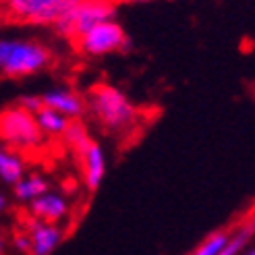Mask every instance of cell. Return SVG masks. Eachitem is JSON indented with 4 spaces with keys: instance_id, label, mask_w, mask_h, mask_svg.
Returning a JSON list of instances; mask_svg holds the SVG:
<instances>
[{
    "instance_id": "obj_1",
    "label": "cell",
    "mask_w": 255,
    "mask_h": 255,
    "mask_svg": "<svg viewBox=\"0 0 255 255\" xmlns=\"http://www.w3.org/2000/svg\"><path fill=\"white\" fill-rule=\"evenodd\" d=\"M85 106L94 119L110 133H125L137 123V108L119 87L96 83L85 96Z\"/></svg>"
},
{
    "instance_id": "obj_2",
    "label": "cell",
    "mask_w": 255,
    "mask_h": 255,
    "mask_svg": "<svg viewBox=\"0 0 255 255\" xmlns=\"http://www.w3.org/2000/svg\"><path fill=\"white\" fill-rule=\"evenodd\" d=\"M52 60V52L42 42L0 37V75L4 77H29L40 73Z\"/></svg>"
},
{
    "instance_id": "obj_3",
    "label": "cell",
    "mask_w": 255,
    "mask_h": 255,
    "mask_svg": "<svg viewBox=\"0 0 255 255\" xmlns=\"http://www.w3.org/2000/svg\"><path fill=\"white\" fill-rule=\"evenodd\" d=\"M0 141L4 147L19 154L40 147L44 143V133L31 112L19 106H8L0 110Z\"/></svg>"
},
{
    "instance_id": "obj_4",
    "label": "cell",
    "mask_w": 255,
    "mask_h": 255,
    "mask_svg": "<svg viewBox=\"0 0 255 255\" xmlns=\"http://www.w3.org/2000/svg\"><path fill=\"white\" fill-rule=\"evenodd\" d=\"M117 19V6L110 2H94V0H87L81 2L77 0L69 12H65L52 27L58 35L69 37V40H79L83 33H87L96 25Z\"/></svg>"
},
{
    "instance_id": "obj_5",
    "label": "cell",
    "mask_w": 255,
    "mask_h": 255,
    "mask_svg": "<svg viewBox=\"0 0 255 255\" xmlns=\"http://www.w3.org/2000/svg\"><path fill=\"white\" fill-rule=\"evenodd\" d=\"M77 42H79L81 52L89 56H106V54L123 52V50L131 48L129 37H127L123 25L117 19L96 25L87 33H83Z\"/></svg>"
},
{
    "instance_id": "obj_6",
    "label": "cell",
    "mask_w": 255,
    "mask_h": 255,
    "mask_svg": "<svg viewBox=\"0 0 255 255\" xmlns=\"http://www.w3.org/2000/svg\"><path fill=\"white\" fill-rule=\"evenodd\" d=\"M75 4L77 0H10L6 6L17 19L33 25H54Z\"/></svg>"
},
{
    "instance_id": "obj_7",
    "label": "cell",
    "mask_w": 255,
    "mask_h": 255,
    "mask_svg": "<svg viewBox=\"0 0 255 255\" xmlns=\"http://www.w3.org/2000/svg\"><path fill=\"white\" fill-rule=\"evenodd\" d=\"M42 100V106L50 108L58 114H62L65 119L69 121H79L83 117V112L87 110L85 106V100L75 94L73 89L69 87H54V89H48V92L40 94Z\"/></svg>"
},
{
    "instance_id": "obj_8",
    "label": "cell",
    "mask_w": 255,
    "mask_h": 255,
    "mask_svg": "<svg viewBox=\"0 0 255 255\" xmlns=\"http://www.w3.org/2000/svg\"><path fill=\"white\" fill-rule=\"evenodd\" d=\"M27 208L33 220L46 224H60L69 214V201L65 199V195L56 193V191H48L42 197L33 199Z\"/></svg>"
},
{
    "instance_id": "obj_9",
    "label": "cell",
    "mask_w": 255,
    "mask_h": 255,
    "mask_svg": "<svg viewBox=\"0 0 255 255\" xmlns=\"http://www.w3.org/2000/svg\"><path fill=\"white\" fill-rule=\"evenodd\" d=\"M81 160V166H83V183H85V189L89 193L100 189L102 181L106 176V156H104V149L98 141H94L87 145V149L79 156Z\"/></svg>"
},
{
    "instance_id": "obj_10",
    "label": "cell",
    "mask_w": 255,
    "mask_h": 255,
    "mask_svg": "<svg viewBox=\"0 0 255 255\" xmlns=\"http://www.w3.org/2000/svg\"><path fill=\"white\" fill-rule=\"evenodd\" d=\"M27 235L31 239V255H50L60 245L62 237H65V231H62L58 224L29 220Z\"/></svg>"
},
{
    "instance_id": "obj_11",
    "label": "cell",
    "mask_w": 255,
    "mask_h": 255,
    "mask_svg": "<svg viewBox=\"0 0 255 255\" xmlns=\"http://www.w3.org/2000/svg\"><path fill=\"white\" fill-rule=\"evenodd\" d=\"M23 176H25L23 158L17 154V151H12L0 143V178H2L6 185L15 187Z\"/></svg>"
},
{
    "instance_id": "obj_12",
    "label": "cell",
    "mask_w": 255,
    "mask_h": 255,
    "mask_svg": "<svg viewBox=\"0 0 255 255\" xmlns=\"http://www.w3.org/2000/svg\"><path fill=\"white\" fill-rule=\"evenodd\" d=\"M48 191H50V185H48L46 178L40 176V174L23 176L21 181L12 187V193H15V197L19 201H27V203H31L37 197H42L44 193H48Z\"/></svg>"
},
{
    "instance_id": "obj_13",
    "label": "cell",
    "mask_w": 255,
    "mask_h": 255,
    "mask_svg": "<svg viewBox=\"0 0 255 255\" xmlns=\"http://www.w3.org/2000/svg\"><path fill=\"white\" fill-rule=\"evenodd\" d=\"M35 123L40 127V131L44 135H62L69 127V119H65L62 114L50 110V108H42L40 112L35 114Z\"/></svg>"
},
{
    "instance_id": "obj_14",
    "label": "cell",
    "mask_w": 255,
    "mask_h": 255,
    "mask_svg": "<svg viewBox=\"0 0 255 255\" xmlns=\"http://www.w3.org/2000/svg\"><path fill=\"white\" fill-rule=\"evenodd\" d=\"M62 139H65V143L77 156H81L83 151L87 149V145L92 143V137H89V133H87V127L81 121H71L69 127H67V131L62 133Z\"/></svg>"
},
{
    "instance_id": "obj_15",
    "label": "cell",
    "mask_w": 255,
    "mask_h": 255,
    "mask_svg": "<svg viewBox=\"0 0 255 255\" xmlns=\"http://www.w3.org/2000/svg\"><path fill=\"white\" fill-rule=\"evenodd\" d=\"M255 233V222H251V224H247V226H243L241 231L233 237V239H228V243L224 245V249L218 253V255H239V251L245 247V243L251 239V235Z\"/></svg>"
},
{
    "instance_id": "obj_16",
    "label": "cell",
    "mask_w": 255,
    "mask_h": 255,
    "mask_svg": "<svg viewBox=\"0 0 255 255\" xmlns=\"http://www.w3.org/2000/svg\"><path fill=\"white\" fill-rule=\"evenodd\" d=\"M228 243V237H226V233H214L212 237H208L203 243L191 253V255H218L222 249H224V245Z\"/></svg>"
},
{
    "instance_id": "obj_17",
    "label": "cell",
    "mask_w": 255,
    "mask_h": 255,
    "mask_svg": "<svg viewBox=\"0 0 255 255\" xmlns=\"http://www.w3.org/2000/svg\"><path fill=\"white\" fill-rule=\"evenodd\" d=\"M17 106H19V108H23V110H27V112H31L33 117H35V114L44 108V106H42L40 96H35V94H25V96H21Z\"/></svg>"
},
{
    "instance_id": "obj_18",
    "label": "cell",
    "mask_w": 255,
    "mask_h": 255,
    "mask_svg": "<svg viewBox=\"0 0 255 255\" xmlns=\"http://www.w3.org/2000/svg\"><path fill=\"white\" fill-rule=\"evenodd\" d=\"M15 247L23 253V255H31V239L27 233H21L15 237Z\"/></svg>"
},
{
    "instance_id": "obj_19",
    "label": "cell",
    "mask_w": 255,
    "mask_h": 255,
    "mask_svg": "<svg viewBox=\"0 0 255 255\" xmlns=\"http://www.w3.org/2000/svg\"><path fill=\"white\" fill-rule=\"evenodd\" d=\"M6 206H8V201H6V195L0 191V214H2L4 210H6Z\"/></svg>"
},
{
    "instance_id": "obj_20",
    "label": "cell",
    "mask_w": 255,
    "mask_h": 255,
    "mask_svg": "<svg viewBox=\"0 0 255 255\" xmlns=\"http://www.w3.org/2000/svg\"><path fill=\"white\" fill-rule=\"evenodd\" d=\"M247 255H255V249H251V251H249V253H247Z\"/></svg>"
}]
</instances>
